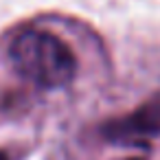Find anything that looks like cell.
<instances>
[{"label":"cell","mask_w":160,"mask_h":160,"mask_svg":"<svg viewBox=\"0 0 160 160\" xmlns=\"http://www.w3.org/2000/svg\"><path fill=\"white\" fill-rule=\"evenodd\" d=\"M9 59L20 77L44 90L66 88L79 66L70 44L48 29L20 31L9 46Z\"/></svg>","instance_id":"6da1fadb"},{"label":"cell","mask_w":160,"mask_h":160,"mask_svg":"<svg viewBox=\"0 0 160 160\" xmlns=\"http://www.w3.org/2000/svg\"><path fill=\"white\" fill-rule=\"evenodd\" d=\"M118 134H156L160 132V103H151L142 110H138L129 121H123L118 125Z\"/></svg>","instance_id":"7a4b0ae2"},{"label":"cell","mask_w":160,"mask_h":160,"mask_svg":"<svg viewBox=\"0 0 160 160\" xmlns=\"http://www.w3.org/2000/svg\"><path fill=\"white\" fill-rule=\"evenodd\" d=\"M0 160H9V158H7V156H5L2 151H0Z\"/></svg>","instance_id":"3957f363"}]
</instances>
